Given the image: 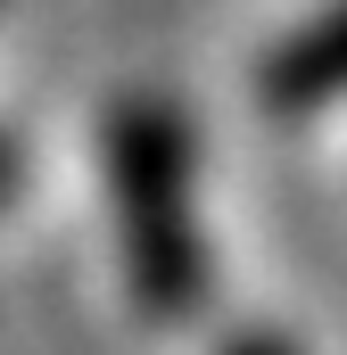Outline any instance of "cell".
<instances>
[{
  "label": "cell",
  "instance_id": "obj_3",
  "mask_svg": "<svg viewBox=\"0 0 347 355\" xmlns=\"http://www.w3.org/2000/svg\"><path fill=\"white\" fill-rule=\"evenodd\" d=\"M223 355H289V347H281L273 331H248V339H232V347H223Z\"/></svg>",
  "mask_w": 347,
  "mask_h": 355
},
{
  "label": "cell",
  "instance_id": "obj_4",
  "mask_svg": "<svg viewBox=\"0 0 347 355\" xmlns=\"http://www.w3.org/2000/svg\"><path fill=\"white\" fill-rule=\"evenodd\" d=\"M8 190H17V149L0 141V198H8Z\"/></svg>",
  "mask_w": 347,
  "mask_h": 355
},
{
  "label": "cell",
  "instance_id": "obj_2",
  "mask_svg": "<svg viewBox=\"0 0 347 355\" xmlns=\"http://www.w3.org/2000/svg\"><path fill=\"white\" fill-rule=\"evenodd\" d=\"M264 99L289 107V116L347 99V0H339V8H323L314 25H298V33L264 58Z\"/></svg>",
  "mask_w": 347,
  "mask_h": 355
},
{
  "label": "cell",
  "instance_id": "obj_1",
  "mask_svg": "<svg viewBox=\"0 0 347 355\" xmlns=\"http://www.w3.org/2000/svg\"><path fill=\"white\" fill-rule=\"evenodd\" d=\"M108 198H116V248L133 272L141 314L158 322H190L207 306V223H198V149L190 124L166 99H124L108 116Z\"/></svg>",
  "mask_w": 347,
  "mask_h": 355
}]
</instances>
